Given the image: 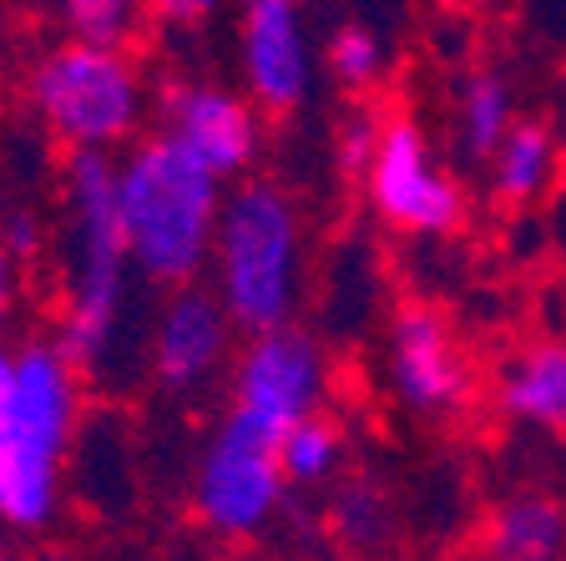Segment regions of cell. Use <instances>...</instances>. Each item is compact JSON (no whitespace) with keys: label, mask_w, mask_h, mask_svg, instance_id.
<instances>
[{"label":"cell","mask_w":566,"mask_h":561,"mask_svg":"<svg viewBox=\"0 0 566 561\" xmlns=\"http://www.w3.org/2000/svg\"><path fill=\"white\" fill-rule=\"evenodd\" d=\"M0 243L11 248V258H25L35 248V228H31V218H15L11 228H6V238H0Z\"/></svg>","instance_id":"cell-24"},{"label":"cell","mask_w":566,"mask_h":561,"mask_svg":"<svg viewBox=\"0 0 566 561\" xmlns=\"http://www.w3.org/2000/svg\"><path fill=\"white\" fill-rule=\"evenodd\" d=\"M238 61L248 96L283 117L314 92V46H308L304 0H238Z\"/></svg>","instance_id":"cell-10"},{"label":"cell","mask_w":566,"mask_h":561,"mask_svg":"<svg viewBox=\"0 0 566 561\" xmlns=\"http://www.w3.org/2000/svg\"><path fill=\"white\" fill-rule=\"evenodd\" d=\"M495 399L531 430H566V340H542L511 354L495 380Z\"/></svg>","instance_id":"cell-13"},{"label":"cell","mask_w":566,"mask_h":561,"mask_svg":"<svg viewBox=\"0 0 566 561\" xmlns=\"http://www.w3.org/2000/svg\"><path fill=\"white\" fill-rule=\"evenodd\" d=\"M279 456H283L289 486H324L344 460V435L324 409H314V415L294 420L279 435Z\"/></svg>","instance_id":"cell-17"},{"label":"cell","mask_w":566,"mask_h":561,"mask_svg":"<svg viewBox=\"0 0 566 561\" xmlns=\"http://www.w3.org/2000/svg\"><path fill=\"white\" fill-rule=\"evenodd\" d=\"M491 193L506 208H526L556 183V137L546 122H511V132L501 137L491 157Z\"/></svg>","instance_id":"cell-15"},{"label":"cell","mask_w":566,"mask_h":561,"mask_svg":"<svg viewBox=\"0 0 566 561\" xmlns=\"http://www.w3.org/2000/svg\"><path fill=\"white\" fill-rule=\"evenodd\" d=\"M223 0H147V15L163 25H198L202 15H212Z\"/></svg>","instance_id":"cell-22"},{"label":"cell","mask_w":566,"mask_h":561,"mask_svg":"<svg viewBox=\"0 0 566 561\" xmlns=\"http://www.w3.org/2000/svg\"><path fill=\"white\" fill-rule=\"evenodd\" d=\"M82 430V364L56 344H0V521L46 531Z\"/></svg>","instance_id":"cell-1"},{"label":"cell","mask_w":566,"mask_h":561,"mask_svg":"<svg viewBox=\"0 0 566 561\" xmlns=\"http://www.w3.org/2000/svg\"><path fill=\"white\" fill-rule=\"evenodd\" d=\"M385 380L389 395L400 399L415 420H450L471 399V364L450 334L446 314L424 304H405L389 319Z\"/></svg>","instance_id":"cell-9"},{"label":"cell","mask_w":566,"mask_h":561,"mask_svg":"<svg viewBox=\"0 0 566 561\" xmlns=\"http://www.w3.org/2000/svg\"><path fill=\"white\" fill-rule=\"evenodd\" d=\"M212 293L243 334L294 324L304 289V222L294 198L273 183H238L218 212Z\"/></svg>","instance_id":"cell-4"},{"label":"cell","mask_w":566,"mask_h":561,"mask_svg":"<svg viewBox=\"0 0 566 561\" xmlns=\"http://www.w3.org/2000/svg\"><path fill=\"white\" fill-rule=\"evenodd\" d=\"M223 198V177L172 132L132 142V153L117 163V208L132 269L157 289L198 283L212 263Z\"/></svg>","instance_id":"cell-2"},{"label":"cell","mask_w":566,"mask_h":561,"mask_svg":"<svg viewBox=\"0 0 566 561\" xmlns=\"http://www.w3.org/2000/svg\"><path fill=\"white\" fill-rule=\"evenodd\" d=\"M31 106L66 153H112L147 122V76L127 46L71 35L31 71Z\"/></svg>","instance_id":"cell-5"},{"label":"cell","mask_w":566,"mask_h":561,"mask_svg":"<svg viewBox=\"0 0 566 561\" xmlns=\"http://www.w3.org/2000/svg\"><path fill=\"white\" fill-rule=\"evenodd\" d=\"M516 122V102H511V86L506 76L495 71H475L460 82V96H455V142L460 153L471 163H485V157L501 147V137L511 132Z\"/></svg>","instance_id":"cell-16"},{"label":"cell","mask_w":566,"mask_h":561,"mask_svg":"<svg viewBox=\"0 0 566 561\" xmlns=\"http://www.w3.org/2000/svg\"><path fill=\"white\" fill-rule=\"evenodd\" d=\"M485 551L501 561H556L566 557V501L546 491H521L485 521Z\"/></svg>","instance_id":"cell-14"},{"label":"cell","mask_w":566,"mask_h":561,"mask_svg":"<svg viewBox=\"0 0 566 561\" xmlns=\"http://www.w3.org/2000/svg\"><path fill=\"white\" fill-rule=\"evenodd\" d=\"M324 399H329V354L294 324L253 334L233 360V405L269 420L273 430H289L294 420L324 409Z\"/></svg>","instance_id":"cell-8"},{"label":"cell","mask_w":566,"mask_h":561,"mask_svg":"<svg viewBox=\"0 0 566 561\" xmlns=\"http://www.w3.org/2000/svg\"><path fill=\"white\" fill-rule=\"evenodd\" d=\"M334 531L349 547H379L389 537V506L375 486H344L334 501Z\"/></svg>","instance_id":"cell-20"},{"label":"cell","mask_w":566,"mask_h":561,"mask_svg":"<svg viewBox=\"0 0 566 561\" xmlns=\"http://www.w3.org/2000/svg\"><path fill=\"white\" fill-rule=\"evenodd\" d=\"M15 258L11 248L0 243V334H6V319H11V299H15V269H11Z\"/></svg>","instance_id":"cell-23"},{"label":"cell","mask_w":566,"mask_h":561,"mask_svg":"<svg viewBox=\"0 0 566 561\" xmlns=\"http://www.w3.org/2000/svg\"><path fill=\"white\" fill-rule=\"evenodd\" d=\"M375 137H379V117H375V112H359V117L344 122V132H339V167L349 177H365L369 153H375Z\"/></svg>","instance_id":"cell-21"},{"label":"cell","mask_w":566,"mask_h":561,"mask_svg":"<svg viewBox=\"0 0 566 561\" xmlns=\"http://www.w3.org/2000/svg\"><path fill=\"white\" fill-rule=\"evenodd\" d=\"M163 132H172L192 157H202L223 183H233L253 173L263 153V106L248 92H228L218 82H188L167 92Z\"/></svg>","instance_id":"cell-11"},{"label":"cell","mask_w":566,"mask_h":561,"mask_svg":"<svg viewBox=\"0 0 566 561\" xmlns=\"http://www.w3.org/2000/svg\"><path fill=\"white\" fill-rule=\"evenodd\" d=\"M369 208L405 238H450L465 222V187L446 173L415 117H385L365 167Z\"/></svg>","instance_id":"cell-7"},{"label":"cell","mask_w":566,"mask_h":561,"mask_svg":"<svg viewBox=\"0 0 566 561\" xmlns=\"http://www.w3.org/2000/svg\"><path fill=\"white\" fill-rule=\"evenodd\" d=\"M329 71L349 92H369L379 82V71H385V41L369 25H344L329 41Z\"/></svg>","instance_id":"cell-19"},{"label":"cell","mask_w":566,"mask_h":561,"mask_svg":"<svg viewBox=\"0 0 566 561\" xmlns=\"http://www.w3.org/2000/svg\"><path fill=\"white\" fill-rule=\"evenodd\" d=\"M66 299H61V350L82 370L112 354L127 304L132 253L117 208V163L112 153H71L66 163Z\"/></svg>","instance_id":"cell-3"},{"label":"cell","mask_w":566,"mask_h":561,"mask_svg":"<svg viewBox=\"0 0 566 561\" xmlns=\"http://www.w3.org/2000/svg\"><path fill=\"white\" fill-rule=\"evenodd\" d=\"M61 15H66L71 35H82V41L127 46L147 15V0H61Z\"/></svg>","instance_id":"cell-18"},{"label":"cell","mask_w":566,"mask_h":561,"mask_svg":"<svg viewBox=\"0 0 566 561\" xmlns=\"http://www.w3.org/2000/svg\"><path fill=\"white\" fill-rule=\"evenodd\" d=\"M233 314L218 293H202L198 283L172 289L153 324V380L167 395H198L223 374L233 354Z\"/></svg>","instance_id":"cell-12"},{"label":"cell","mask_w":566,"mask_h":561,"mask_svg":"<svg viewBox=\"0 0 566 561\" xmlns=\"http://www.w3.org/2000/svg\"><path fill=\"white\" fill-rule=\"evenodd\" d=\"M279 435L269 420L228 409L192 470V516L223 541H259L289 501Z\"/></svg>","instance_id":"cell-6"}]
</instances>
